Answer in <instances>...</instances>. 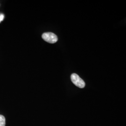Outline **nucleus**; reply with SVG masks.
Wrapping results in <instances>:
<instances>
[{"label":"nucleus","instance_id":"nucleus-2","mask_svg":"<svg viewBox=\"0 0 126 126\" xmlns=\"http://www.w3.org/2000/svg\"><path fill=\"white\" fill-rule=\"evenodd\" d=\"M42 37L45 41L50 44L56 43L58 40L57 36L51 32L44 33L42 35Z\"/></svg>","mask_w":126,"mask_h":126},{"label":"nucleus","instance_id":"nucleus-3","mask_svg":"<svg viewBox=\"0 0 126 126\" xmlns=\"http://www.w3.org/2000/svg\"><path fill=\"white\" fill-rule=\"evenodd\" d=\"M6 120L4 116L0 115V126H5Z\"/></svg>","mask_w":126,"mask_h":126},{"label":"nucleus","instance_id":"nucleus-4","mask_svg":"<svg viewBox=\"0 0 126 126\" xmlns=\"http://www.w3.org/2000/svg\"><path fill=\"white\" fill-rule=\"evenodd\" d=\"M4 18V15L2 14H0V23H1V22H2L3 21Z\"/></svg>","mask_w":126,"mask_h":126},{"label":"nucleus","instance_id":"nucleus-1","mask_svg":"<svg viewBox=\"0 0 126 126\" xmlns=\"http://www.w3.org/2000/svg\"><path fill=\"white\" fill-rule=\"evenodd\" d=\"M71 79L72 83L79 88H83L85 86V83L79 76L76 73H73L71 75Z\"/></svg>","mask_w":126,"mask_h":126}]
</instances>
